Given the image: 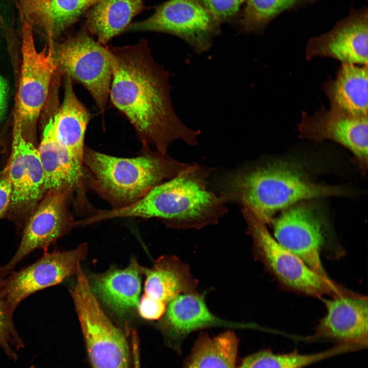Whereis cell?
<instances>
[{
	"label": "cell",
	"mask_w": 368,
	"mask_h": 368,
	"mask_svg": "<svg viewBox=\"0 0 368 368\" xmlns=\"http://www.w3.org/2000/svg\"><path fill=\"white\" fill-rule=\"evenodd\" d=\"M108 48L112 70L109 98L144 146L166 153L177 140L197 145L200 131L185 125L176 113L169 73L154 60L147 41Z\"/></svg>",
	"instance_id": "obj_1"
},
{
	"label": "cell",
	"mask_w": 368,
	"mask_h": 368,
	"mask_svg": "<svg viewBox=\"0 0 368 368\" xmlns=\"http://www.w3.org/2000/svg\"><path fill=\"white\" fill-rule=\"evenodd\" d=\"M213 168L191 164L172 178L152 188L136 202L121 208L98 210L90 223L117 218H156L180 229L216 224L227 211L222 197L209 188Z\"/></svg>",
	"instance_id": "obj_2"
},
{
	"label": "cell",
	"mask_w": 368,
	"mask_h": 368,
	"mask_svg": "<svg viewBox=\"0 0 368 368\" xmlns=\"http://www.w3.org/2000/svg\"><path fill=\"white\" fill-rule=\"evenodd\" d=\"M219 195L226 201L247 205L264 223L274 214L317 198L340 196L347 192L339 186L315 182L295 162L279 160L239 169L219 183Z\"/></svg>",
	"instance_id": "obj_3"
},
{
	"label": "cell",
	"mask_w": 368,
	"mask_h": 368,
	"mask_svg": "<svg viewBox=\"0 0 368 368\" xmlns=\"http://www.w3.org/2000/svg\"><path fill=\"white\" fill-rule=\"evenodd\" d=\"M143 153L131 158L109 155L85 148L83 180L112 209L129 205L152 188L170 179L191 163L179 162L145 147Z\"/></svg>",
	"instance_id": "obj_4"
},
{
	"label": "cell",
	"mask_w": 368,
	"mask_h": 368,
	"mask_svg": "<svg viewBox=\"0 0 368 368\" xmlns=\"http://www.w3.org/2000/svg\"><path fill=\"white\" fill-rule=\"evenodd\" d=\"M242 206V213L247 225L246 233L251 237L255 255L283 286L315 297L356 293L330 278L321 276L281 246L269 233L266 224L247 206Z\"/></svg>",
	"instance_id": "obj_5"
},
{
	"label": "cell",
	"mask_w": 368,
	"mask_h": 368,
	"mask_svg": "<svg viewBox=\"0 0 368 368\" xmlns=\"http://www.w3.org/2000/svg\"><path fill=\"white\" fill-rule=\"evenodd\" d=\"M77 278L71 293L93 368H129L124 335L102 309L84 273L79 271Z\"/></svg>",
	"instance_id": "obj_6"
},
{
	"label": "cell",
	"mask_w": 368,
	"mask_h": 368,
	"mask_svg": "<svg viewBox=\"0 0 368 368\" xmlns=\"http://www.w3.org/2000/svg\"><path fill=\"white\" fill-rule=\"evenodd\" d=\"M53 50L58 70L81 84L103 113L109 99L112 77L108 47L82 30L63 42L54 44Z\"/></svg>",
	"instance_id": "obj_7"
},
{
	"label": "cell",
	"mask_w": 368,
	"mask_h": 368,
	"mask_svg": "<svg viewBox=\"0 0 368 368\" xmlns=\"http://www.w3.org/2000/svg\"><path fill=\"white\" fill-rule=\"evenodd\" d=\"M219 25L198 0H169L147 19L130 25L126 31L171 34L201 54L211 48L214 37L220 32Z\"/></svg>",
	"instance_id": "obj_8"
},
{
	"label": "cell",
	"mask_w": 368,
	"mask_h": 368,
	"mask_svg": "<svg viewBox=\"0 0 368 368\" xmlns=\"http://www.w3.org/2000/svg\"><path fill=\"white\" fill-rule=\"evenodd\" d=\"M275 240L321 276L330 278L321 260L325 242L323 220L315 208L301 202L271 221Z\"/></svg>",
	"instance_id": "obj_9"
},
{
	"label": "cell",
	"mask_w": 368,
	"mask_h": 368,
	"mask_svg": "<svg viewBox=\"0 0 368 368\" xmlns=\"http://www.w3.org/2000/svg\"><path fill=\"white\" fill-rule=\"evenodd\" d=\"M72 191L71 188H65L47 193L26 223L16 251L8 263L0 266L3 275L11 273L24 258L35 250L46 251L77 225L68 210Z\"/></svg>",
	"instance_id": "obj_10"
},
{
	"label": "cell",
	"mask_w": 368,
	"mask_h": 368,
	"mask_svg": "<svg viewBox=\"0 0 368 368\" xmlns=\"http://www.w3.org/2000/svg\"><path fill=\"white\" fill-rule=\"evenodd\" d=\"M22 65L17 96V119L22 129L34 123L47 99L52 79L58 69L54 57L53 46L45 45L38 52L31 25L23 21Z\"/></svg>",
	"instance_id": "obj_11"
},
{
	"label": "cell",
	"mask_w": 368,
	"mask_h": 368,
	"mask_svg": "<svg viewBox=\"0 0 368 368\" xmlns=\"http://www.w3.org/2000/svg\"><path fill=\"white\" fill-rule=\"evenodd\" d=\"M87 254V246L82 244L64 251L47 252L27 267L13 271L5 278L4 291L11 308L14 311L26 298L39 290L57 285L76 273L80 262Z\"/></svg>",
	"instance_id": "obj_12"
},
{
	"label": "cell",
	"mask_w": 368,
	"mask_h": 368,
	"mask_svg": "<svg viewBox=\"0 0 368 368\" xmlns=\"http://www.w3.org/2000/svg\"><path fill=\"white\" fill-rule=\"evenodd\" d=\"M368 117L342 113L322 106L314 114L302 113L299 137L315 142L331 140L348 149L363 175L367 169Z\"/></svg>",
	"instance_id": "obj_13"
},
{
	"label": "cell",
	"mask_w": 368,
	"mask_h": 368,
	"mask_svg": "<svg viewBox=\"0 0 368 368\" xmlns=\"http://www.w3.org/2000/svg\"><path fill=\"white\" fill-rule=\"evenodd\" d=\"M367 9L363 7L338 21L330 31L311 38L306 57L335 59L341 64L368 65Z\"/></svg>",
	"instance_id": "obj_14"
},
{
	"label": "cell",
	"mask_w": 368,
	"mask_h": 368,
	"mask_svg": "<svg viewBox=\"0 0 368 368\" xmlns=\"http://www.w3.org/2000/svg\"><path fill=\"white\" fill-rule=\"evenodd\" d=\"M326 315L317 328L319 336L354 343L366 344L368 332L366 296L356 293L324 300Z\"/></svg>",
	"instance_id": "obj_15"
},
{
	"label": "cell",
	"mask_w": 368,
	"mask_h": 368,
	"mask_svg": "<svg viewBox=\"0 0 368 368\" xmlns=\"http://www.w3.org/2000/svg\"><path fill=\"white\" fill-rule=\"evenodd\" d=\"M73 80L66 76L64 98L53 119V127L59 142L66 150L79 181L83 185L84 137L90 114L77 98Z\"/></svg>",
	"instance_id": "obj_16"
},
{
	"label": "cell",
	"mask_w": 368,
	"mask_h": 368,
	"mask_svg": "<svg viewBox=\"0 0 368 368\" xmlns=\"http://www.w3.org/2000/svg\"><path fill=\"white\" fill-rule=\"evenodd\" d=\"M162 325L171 339L180 340L190 333L214 327L236 329L250 328L248 324L222 319L209 309L204 296L199 293L181 294L168 304Z\"/></svg>",
	"instance_id": "obj_17"
},
{
	"label": "cell",
	"mask_w": 368,
	"mask_h": 368,
	"mask_svg": "<svg viewBox=\"0 0 368 368\" xmlns=\"http://www.w3.org/2000/svg\"><path fill=\"white\" fill-rule=\"evenodd\" d=\"M367 66L341 64L336 78L324 83L330 109L350 116L368 117Z\"/></svg>",
	"instance_id": "obj_18"
},
{
	"label": "cell",
	"mask_w": 368,
	"mask_h": 368,
	"mask_svg": "<svg viewBox=\"0 0 368 368\" xmlns=\"http://www.w3.org/2000/svg\"><path fill=\"white\" fill-rule=\"evenodd\" d=\"M140 274V265L132 260L125 269L94 275L88 281L96 297L121 315L138 307L141 290Z\"/></svg>",
	"instance_id": "obj_19"
},
{
	"label": "cell",
	"mask_w": 368,
	"mask_h": 368,
	"mask_svg": "<svg viewBox=\"0 0 368 368\" xmlns=\"http://www.w3.org/2000/svg\"><path fill=\"white\" fill-rule=\"evenodd\" d=\"M146 276L145 294L167 305L180 294L197 292L198 282L189 266L174 256H163L151 268L140 266Z\"/></svg>",
	"instance_id": "obj_20"
},
{
	"label": "cell",
	"mask_w": 368,
	"mask_h": 368,
	"mask_svg": "<svg viewBox=\"0 0 368 368\" xmlns=\"http://www.w3.org/2000/svg\"><path fill=\"white\" fill-rule=\"evenodd\" d=\"M37 148L44 174V193L71 188L76 191L79 201L84 203V186L78 180L71 159L56 138L51 118L44 129Z\"/></svg>",
	"instance_id": "obj_21"
},
{
	"label": "cell",
	"mask_w": 368,
	"mask_h": 368,
	"mask_svg": "<svg viewBox=\"0 0 368 368\" xmlns=\"http://www.w3.org/2000/svg\"><path fill=\"white\" fill-rule=\"evenodd\" d=\"M143 7V0H98L87 15V29L104 45L126 30Z\"/></svg>",
	"instance_id": "obj_22"
},
{
	"label": "cell",
	"mask_w": 368,
	"mask_h": 368,
	"mask_svg": "<svg viewBox=\"0 0 368 368\" xmlns=\"http://www.w3.org/2000/svg\"><path fill=\"white\" fill-rule=\"evenodd\" d=\"M238 349L235 333L228 331L217 336L201 335L187 368H234Z\"/></svg>",
	"instance_id": "obj_23"
},
{
	"label": "cell",
	"mask_w": 368,
	"mask_h": 368,
	"mask_svg": "<svg viewBox=\"0 0 368 368\" xmlns=\"http://www.w3.org/2000/svg\"><path fill=\"white\" fill-rule=\"evenodd\" d=\"M318 0H247L239 20L240 29L245 33H261L275 17L292 9Z\"/></svg>",
	"instance_id": "obj_24"
},
{
	"label": "cell",
	"mask_w": 368,
	"mask_h": 368,
	"mask_svg": "<svg viewBox=\"0 0 368 368\" xmlns=\"http://www.w3.org/2000/svg\"><path fill=\"white\" fill-rule=\"evenodd\" d=\"M352 349L350 345H342L310 354H275L269 351H262L246 358L238 368H303Z\"/></svg>",
	"instance_id": "obj_25"
},
{
	"label": "cell",
	"mask_w": 368,
	"mask_h": 368,
	"mask_svg": "<svg viewBox=\"0 0 368 368\" xmlns=\"http://www.w3.org/2000/svg\"><path fill=\"white\" fill-rule=\"evenodd\" d=\"M22 130L21 123L16 119L13 131L11 154L8 164L12 190L10 206L13 208L28 205L25 167L19 141V135Z\"/></svg>",
	"instance_id": "obj_26"
},
{
	"label": "cell",
	"mask_w": 368,
	"mask_h": 368,
	"mask_svg": "<svg viewBox=\"0 0 368 368\" xmlns=\"http://www.w3.org/2000/svg\"><path fill=\"white\" fill-rule=\"evenodd\" d=\"M6 277L0 272V348L7 357L16 362L17 352L25 347L18 334L13 320L14 310L10 306L6 297L3 283Z\"/></svg>",
	"instance_id": "obj_27"
},
{
	"label": "cell",
	"mask_w": 368,
	"mask_h": 368,
	"mask_svg": "<svg viewBox=\"0 0 368 368\" xmlns=\"http://www.w3.org/2000/svg\"><path fill=\"white\" fill-rule=\"evenodd\" d=\"M19 141L25 163L29 205L35 202L44 193V174L37 148L25 139L22 130Z\"/></svg>",
	"instance_id": "obj_28"
},
{
	"label": "cell",
	"mask_w": 368,
	"mask_h": 368,
	"mask_svg": "<svg viewBox=\"0 0 368 368\" xmlns=\"http://www.w3.org/2000/svg\"><path fill=\"white\" fill-rule=\"evenodd\" d=\"M98 0H50L49 13L53 38L74 23Z\"/></svg>",
	"instance_id": "obj_29"
},
{
	"label": "cell",
	"mask_w": 368,
	"mask_h": 368,
	"mask_svg": "<svg viewBox=\"0 0 368 368\" xmlns=\"http://www.w3.org/2000/svg\"><path fill=\"white\" fill-rule=\"evenodd\" d=\"M20 2L27 20L45 28L49 40H52L49 13L50 0H20Z\"/></svg>",
	"instance_id": "obj_30"
},
{
	"label": "cell",
	"mask_w": 368,
	"mask_h": 368,
	"mask_svg": "<svg viewBox=\"0 0 368 368\" xmlns=\"http://www.w3.org/2000/svg\"><path fill=\"white\" fill-rule=\"evenodd\" d=\"M204 8L218 22L225 21L234 16L241 5L247 0H198Z\"/></svg>",
	"instance_id": "obj_31"
},
{
	"label": "cell",
	"mask_w": 368,
	"mask_h": 368,
	"mask_svg": "<svg viewBox=\"0 0 368 368\" xmlns=\"http://www.w3.org/2000/svg\"><path fill=\"white\" fill-rule=\"evenodd\" d=\"M167 304L159 300L144 294L138 306L140 315L148 320H156L164 315Z\"/></svg>",
	"instance_id": "obj_32"
},
{
	"label": "cell",
	"mask_w": 368,
	"mask_h": 368,
	"mask_svg": "<svg viewBox=\"0 0 368 368\" xmlns=\"http://www.w3.org/2000/svg\"><path fill=\"white\" fill-rule=\"evenodd\" d=\"M12 195V186L7 165L0 176V218L11 205Z\"/></svg>",
	"instance_id": "obj_33"
},
{
	"label": "cell",
	"mask_w": 368,
	"mask_h": 368,
	"mask_svg": "<svg viewBox=\"0 0 368 368\" xmlns=\"http://www.w3.org/2000/svg\"><path fill=\"white\" fill-rule=\"evenodd\" d=\"M7 96V84L4 78L0 75V121L6 106Z\"/></svg>",
	"instance_id": "obj_34"
},
{
	"label": "cell",
	"mask_w": 368,
	"mask_h": 368,
	"mask_svg": "<svg viewBox=\"0 0 368 368\" xmlns=\"http://www.w3.org/2000/svg\"><path fill=\"white\" fill-rule=\"evenodd\" d=\"M28 368H36L34 365H31Z\"/></svg>",
	"instance_id": "obj_35"
}]
</instances>
